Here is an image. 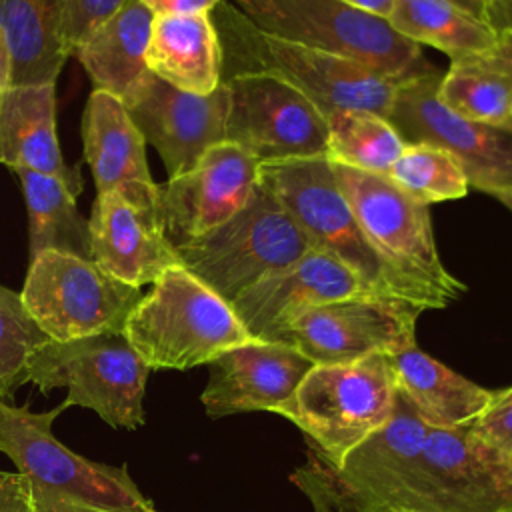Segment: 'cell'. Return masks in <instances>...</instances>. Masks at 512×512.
Listing matches in <instances>:
<instances>
[{
	"label": "cell",
	"mask_w": 512,
	"mask_h": 512,
	"mask_svg": "<svg viewBox=\"0 0 512 512\" xmlns=\"http://www.w3.org/2000/svg\"><path fill=\"white\" fill-rule=\"evenodd\" d=\"M64 404L32 412L0 400V452L24 478L34 512H156L126 466L88 460L52 432Z\"/></svg>",
	"instance_id": "6da1fadb"
},
{
	"label": "cell",
	"mask_w": 512,
	"mask_h": 512,
	"mask_svg": "<svg viewBox=\"0 0 512 512\" xmlns=\"http://www.w3.org/2000/svg\"><path fill=\"white\" fill-rule=\"evenodd\" d=\"M210 18L222 46V76L274 74L306 94L324 116L334 110H366L386 118L396 90L408 80L382 74L350 58L262 34L224 0L210 12Z\"/></svg>",
	"instance_id": "7a4b0ae2"
},
{
	"label": "cell",
	"mask_w": 512,
	"mask_h": 512,
	"mask_svg": "<svg viewBox=\"0 0 512 512\" xmlns=\"http://www.w3.org/2000/svg\"><path fill=\"white\" fill-rule=\"evenodd\" d=\"M122 334L150 370H188L252 340L232 304L182 264L164 270Z\"/></svg>",
	"instance_id": "3957f363"
},
{
	"label": "cell",
	"mask_w": 512,
	"mask_h": 512,
	"mask_svg": "<svg viewBox=\"0 0 512 512\" xmlns=\"http://www.w3.org/2000/svg\"><path fill=\"white\" fill-rule=\"evenodd\" d=\"M332 170L366 240L408 286L416 306L446 308L466 292V286L442 264L426 204L406 194L386 174L334 162Z\"/></svg>",
	"instance_id": "277c9868"
},
{
	"label": "cell",
	"mask_w": 512,
	"mask_h": 512,
	"mask_svg": "<svg viewBox=\"0 0 512 512\" xmlns=\"http://www.w3.org/2000/svg\"><path fill=\"white\" fill-rule=\"evenodd\" d=\"M396 396L390 354H372L314 364L276 414L304 432L314 456L338 464L390 420Z\"/></svg>",
	"instance_id": "5b68a950"
},
{
	"label": "cell",
	"mask_w": 512,
	"mask_h": 512,
	"mask_svg": "<svg viewBox=\"0 0 512 512\" xmlns=\"http://www.w3.org/2000/svg\"><path fill=\"white\" fill-rule=\"evenodd\" d=\"M258 32L360 62L388 76L432 72L422 46L400 36L386 18L340 0H228Z\"/></svg>",
	"instance_id": "8992f818"
},
{
	"label": "cell",
	"mask_w": 512,
	"mask_h": 512,
	"mask_svg": "<svg viewBox=\"0 0 512 512\" xmlns=\"http://www.w3.org/2000/svg\"><path fill=\"white\" fill-rule=\"evenodd\" d=\"M260 180L288 210L312 250L346 264L374 294L416 306L408 286L366 240L326 156L260 164Z\"/></svg>",
	"instance_id": "52a82bcc"
},
{
	"label": "cell",
	"mask_w": 512,
	"mask_h": 512,
	"mask_svg": "<svg viewBox=\"0 0 512 512\" xmlns=\"http://www.w3.org/2000/svg\"><path fill=\"white\" fill-rule=\"evenodd\" d=\"M310 250L298 224L262 180L232 218L176 246L180 264L230 304Z\"/></svg>",
	"instance_id": "ba28073f"
},
{
	"label": "cell",
	"mask_w": 512,
	"mask_h": 512,
	"mask_svg": "<svg viewBox=\"0 0 512 512\" xmlns=\"http://www.w3.org/2000/svg\"><path fill=\"white\" fill-rule=\"evenodd\" d=\"M428 426L404 396H396L390 420L338 464L314 456L296 472L316 512H398Z\"/></svg>",
	"instance_id": "9c48e42d"
},
{
	"label": "cell",
	"mask_w": 512,
	"mask_h": 512,
	"mask_svg": "<svg viewBox=\"0 0 512 512\" xmlns=\"http://www.w3.org/2000/svg\"><path fill=\"white\" fill-rule=\"evenodd\" d=\"M148 374V364L122 332L48 340L28 362V382L42 394L66 388V408H90L108 426L128 430L146 420L142 402Z\"/></svg>",
	"instance_id": "30bf717a"
},
{
	"label": "cell",
	"mask_w": 512,
	"mask_h": 512,
	"mask_svg": "<svg viewBox=\"0 0 512 512\" xmlns=\"http://www.w3.org/2000/svg\"><path fill=\"white\" fill-rule=\"evenodd\" d=\"M142 292L94 260L46 250L30 258L20 298L50 340L120 334Z\"/></svg>",
	"instance_id": "8fae6325"
},
{
	"label": "cell",
	"mask_w": 512,
	"mask_h": 512,
	"mask_svg": "<svg viewBox=\"0 0 512 512\" xmlns=\"http://www.w3.org/2000/svg\"><path fill=\"white\" fill-rule=\"evenodd\" d=\"M222 82L228 88V142L260 164L326 156V118L298 88L268 72H236Z\"/></svg>",
	"instance_id": "7c38bea8"
},
{
	"label": "cell",
	"mask_w": 512,
	"mask_h": 512,
	"mask_svg": "<svg viewBox=\"0 0 512 512\" xmlns=\"http://www.w3.org/2000/svg\"><path fill=\"white\" fill-rule=\"evenodd\" d=\"M440 70L408 78L396 90L386 120L404 144H432L450 152L468 184L486 194L512 188V130L464 118L438 96Z\"/></svg>",
	"instance_id": "4fadbf2b"
},
{
	"label": "cell",
	"mask_w": 512,
	"mask_h": 512,
	"mask_svg": "<svg viewBox=\"0 0 512 512\" xmlns=\"http://www.w3.org/2000/svg\"><path fill=\"white\" fill-rule=\"evenodd\" d=\"M420 308L386 296H354L310 308L268 340L284 342L314 364L396 354L416 344Z\"/></svg>",
	"instance_id": "5bb4252c"
},
{
	"label": "cell",
	"mask_w": 512,
	"mask_h": 512,
	"mask_svg": "<svg viewBox=\"0 0 512 512\" xmlns=\"http://www.w3.org/2000/svg\"><path fill=\"white\" fill-rule=\"evenodd\" d=\"M398 512H512V480L468 426H428Z\"/></svg>",
	"instance_id": "9a60e30c"
},
{
	"label": "cell",
	"mask_w": 512,
	"mask_h": 512,
	"mask_svg": "<svg viewBox=\"0 0 512 512\" xmlns=\"http://www.w3.org/2000/svg\"><path fill=\"white\" fill-rule=\"evenodd\" d=\"M122 104L142 138L158 150L168 178L188 172L208 148L226 140L224 82L210 94H192L148 70Z\"/></svg>",
	"instance_id": "2e32d148"
},
{
	"label": "cell",
	"mask_w": 512,
	"mask_h": 512,
	"mask_svg": "<svg viewBox=\"0 0 512 512\" xmlns=\"http://www.w3.org/2000/svg\"><path fill=\"white\" fill-rule=\"evenodd\" d=\"M260 182V162L234 142L208 148L184 174L158 188L166 238L176 246L196 240L232 218Z\"/></svg>",
	"instance_id": "e0dca14e"
},
{
	"label": "cell",
	"mask_w": 512,
	"mask_h": 512,
	"mask_svg": "<svg viewBox=\"0 0 512 512\" xmlns=\"http://www.w3.org/2000/svg\"><path fill=\"white\" fill-rule=\"evenodd\" d=\"M208 384L200 396L210 418L240 412H276L296 392L314 366L284 342L252 338L238 344L210 364Z\"/></svg>",
	"instance_id": "ac0fdd59"
},
{
	"label": "cell",
	"mask_w": 512,
	"mask_h": 512,
	"mask_svg": "<svg viewBox=\"0 0 512 512\" xmlns=\"http://www.w3.org/2000/svg\"><path fill=\"white\" fill-rule=\"evenodd\" d=\"M368 294L374 292L346 264L310 250L292 266L242 292L232 308L252 338L268 340L310 308Z\"/></svg>",
	"instance_id": "d6986e66"
},
{
	"label": "cell",
	"mask_w": 512,
	"mask_h": 512,
	"mask_svg": "<svg viewBox=\"0 0 512 512\" xmlns=\"http://www.w3.org/2000/svg\"><path fill=\"white\" fill-rule=\"evenodd\" d=\"M82 142L96 192H118L128 204L160 220V186L148 170L146 140L122 100L102 90L90 94L82 114Z\"/></svg>",
	"instance_id": "ffe728a7"
},
{
	"label": "cell",
	"mask_w": 512,
	"mask_h": 512,
	"mask_svg": "<svg viewBox=\"0 0 512 512\" xmlns=\"http://www.w3.org/2000/svg\"><path fill=\"white\" fill-rule=\"evenodd\" d=\"M92 260L114 278L130 284H154L180 264L162 222L128 204L118 192L96 194L90 214Z\"/></svg>",
	"instance_id": "44dd1931"
},
{
	"label": "cell",
	"mask_w": 512,
	"mask_h": 512,
	"mask_svg": "<svg viewBox=\"0 0 512 512\" xmlns=\"http://www.w3.org/2000/svg\"><path fill=\"white\" fill-rule=\"evenodd\" d=\"M0 162L62 180L74 196L84 188L78 168H70L56 138L54 84L10 86L0 92Z\"/></svg>",
	"instance_id": "7402d4cb"
},
{
	"label": "cell",
	"mask_w": 512,
	"mask_h": 512,
	"mask_svg": "<svg viewBox=\"0 0 512 512\" xmlns=\"http://www.w3.org/2000/svg\"><path fill=\"white\" fill-rule=\"evenodd\" d=\"M390 364L398 394L432 428H462L472 424L496 394L460 376L422 352L416 344L390 354Z\"/></svg>",
	"instance_id": "603a6c76"
},
{
	"label": "cell",
	"mask_w": 512,
	"mask_h": 512,
	"mask_svg": "<svg viewBox=\"0 0 512 512\" xmlns=\"http://www.w3.org/2000/svg\"><path fill=\"white\" fill-rule=\"evenodd\" d=\"M146 68L192 94H210L222 82V46L210 14L154 16Z\"/></svg>",
	"instance_id": "cb8c5ba5"
},
{
	"label": "cell",
	"mask_w": 512,
	"mask_h": 512,
	"mask_svg": "<svg viewBox=\"0 0 512 512\" xmlns=\"http://www.w3.org/2000/svg\"><path fill=\"white\" fill-rule=\"evenodd\" d=\"M436 96L464 118L512 130V30H498L488 50L450 60Z\"/></svg>",
	"instance_id": "d4e9b609"
},
{
	"label": "cell",
	"mask_w": 512,
	"mask_h": 512,
	"mask_svg": "<svg viewBox=\"0 0 512 512\" xmlns=\"http://www.w3.org/2000/svg\"><path fill=\"white\" fill-rule=\"evenodd\" d=\"M154 14L140 0H126L74 48L80 64L94 82V90L124 100L146 76V48Z\"/></svg>",
	"instance_id": "484cf974"
},
{
	"label": "cell",
	"mask_w": 512,
	"mask_h": 512,
	"mask_svg": "<svg viewBox=\"0 0 512 512\" xmlns=\"http://www.w3.org/2000/svg\"><path fill=\"white\" fill-rule=\"evenodd\" d=\"M64 0H0V28L12 56L10 86L54 84L66 56Z\"/></svg>",
	"instance_id": "4316f807"
},
{
	"label": "cell",
	"mask_w": 512,
	"mask_h": 512,
	"mask_svg": "<svg viewBox=\"0 0 512 512\" xmlns=\"http://www.w3.org/2000/svg\"><path fill=\"white\" fill-rule=\"evenodd\" d=\"M28 208L30 258L54 250L92 260L90 222L78 212L70 188L48 174L28 168L14 170Z\"/></svg>",
	"instance_id": "83f0119b"
},
{
	"label": "cell",
	"mask_w": 512,
	"mask_h": 512,
	"mask_svg": "<svg viewBox=\"0 0 512 512\" xmlns=\"http://www.w3.org/2000/svg\"><path fill=\"white\" fill-rule=\"evenodd\" d=\"M406 40L432 46L458 60L488 50L498 30L446 0H394L386 18Z\"/></svg>",
	"instance_id": "f1b7e54d"
},
{
	"label": "cell",
	"mask_w": 512,
	"mask_h": 512,
	"mask_svg": "<svg viewBox=\"0 0 512 512\" xmlns=\"http://www.w3.org/2000/svg\"><path fill=\"white\" fill-rule=\"evenodd\" d=\"M324 118L328 124L326 158L334 164L388 174L406 146L396 128L374 112L334 110Z\"/></svg>",
	"instance_id": "f546056e"
},
{
	"label": "cell",
	"mask_w": 512,
	"mask_h": 512,
	"mask_svg": "<svg viewBox=\"0 0 512 512\" xmlns=\"http://www.w3.org/2000/svg\"><path fill=\"white\" fill-rule=\"evenodd\" d=\"M386 176L426 206L458 200L470 188L462 164L444 148L424 142L406 144Z\"/></svg>",
	"instance_id": "4dcf8cb0"
},
{
	"label": "cell",
	"mask_w": 512,
	"mask_h": 512,
	"mask_svg": "<svg viewBox=\"0 0 512 512\" xmlns=\"http://www.w3.org/2000/svg\"><path fill=\"white\" fill-rule=\"evenodd\" d=\"M48 340L20 294L0 286V400L8 402L28 382V362Z\"/></svg>",
	"instance_id": "1f68e13d"
},
{
	"label": "cell",
	"mask_w": 512,
	"mask_h": 512,
	"mask_svg": "<svg viewBox=\"0 0 512 512\" xmlns=\"http://www.w3.org/2000/svg\"><path fill=\"white\" fill-rule=\"evenodd\" d=\"M468 428L480 446L502 466L512 452V388L496 392L490 406Z\"/></svg>",
	"instance_id": "d6a6232c"
},
{
	"label": "cell",
	"mask_w": 512,
	"mask_h": 512,
	"mask_svg": "<svg viewBox=\"0 0 512 512\" xmlns=\"http://www.w3.org/2000/svg\"><path fill=\"white\" fill-rule=\"evenodd\" d=\"M126 0H64V40L72 52L102 22L114 16Z\"/></svg>",
	"instance_id": "836d02e7"
},
{
	"label": "cell",
	"mask_w": 512,
	"mask_h": 512,
	"mask_svg": "<svg viewBox=\"0 0 512 512\" xmlns=\"http://www.w3.org/2000/svg\"><path fill=\"white\" fill-rule=\"evenodd\" d=\"M0 512H34L28 486L18 472L0 470Z\"/></svg>",
	"instance_id": "e575fe53"
},
{
	"label": "cell",
	"mask_w": 512,
	"mask_h": 512,
	"mask_svg": "<svg viewBox=\"0 0 512 512\" xmlns=\"http://www.w3.org/2000/svg\"><path fill=\"white\" fill-rule=\"evenodd\" d=\"M154 16L164 14H210L222 0H140Z\"/></svg>",
	"instance_id": "d590c367"
},
{
	"label": "cell",
	"mask_w": 512,
	"mask_h": 512,
	"mask_svg": "<svg viewBox=\"0 0 512 512\" xmlns=\"http://www.w3.org/2000/svg\"><path fill=\"white\" fill-rule=\"evenodd\" d=\"M488 24L496 30H512V0H488Z\"/></svg>",
	"instance_id": "8d00e7d4"
},
{
	"label": "cell",
	"mask_w": 512,
	"mask_h": 512,
	"mask_svg": "<svg viewBox=\"0 0 512 512\" xmlns=\"http://www.w3.org/2000/svg\"><path fill=\"white\" fill-rule=\"evenodd\" d=\"M10 78H12V56H10L6 36L0 28V92L10 88Z\"/></svg>",
	"instance_id": "74e56055"
},
{
	"label": "cell",
	"mask_w": 512,
	"mask_h": 512,
	"mask_svg": "<svg viewBox=\"0 0 512 512\" xmlns=\"http://www.w3.org/2000/svg\"><path fill=\"white\" fill-rule=\"evenodd\" d=\"M340 2L350 4V6H354V8H360V10H364V12L376 14V16H380V18H388L394 0H340Z\"/></svg>",
	"instance_id": "f35d334b"
},
{
	"label": "cell",
	"mask_w": 512,
	"mask_h": 512,
	"mask_svg": "<svg viewBox=\"0 0 512 512\" xmlns=\"http://www.w3.org/2000/svg\"><path fill=\"white\" fill-rule=\"evenodd\" d=\"M454 6H458L460 10L472 14L478 20L488 22V0H446Z\"/></svg>",
	"instance_id": "ab89813d"
},
{
	"label": "cell",
	"mask_w": 512,
	"mask_h": 512,
	"mask_svg": "<svg viewBox=\"0 0 512 512\" xmlns=\"http://www.w3.org/2000/svg\"><path fill=\"white\" fill-rule=\"evenodd\" d=\"M492 196L512 212V188L502 190V192H496V194H492Z\"/></svg>",
	"instance_id": "60d3db41"
},
{
	"label": "cell",
	"mask_w": 512,
	"mask_h": 512,
	"mask_svg": "<svg viewBox=\"0 0 512 512\" xmlns=\"http://www.w3.org/2000/svg\"><path fill=\"white\" fill-rule=\"evenodd\" d=\"M502 466H504L506 474H508V476H510V480H512V452H510V456L504 460V464H502Z\"/></svg>",
	"instance_id": "b9f144b4"
},
{
	"label": "cell",
	"mask_w": 512,
	"mask_h": 512,
	"mask_svg": "<svg viewBox=\"0 0 512 512\" xmlns=\"http://www.w3.org/2000/svg\"><path fill=\"white\" fill-rule=\"evenodd\" d=\"M156 512H158V510H156Z\"/></svg>",
	"instance_id": "7bdbcfd3"
}]
</instances>
